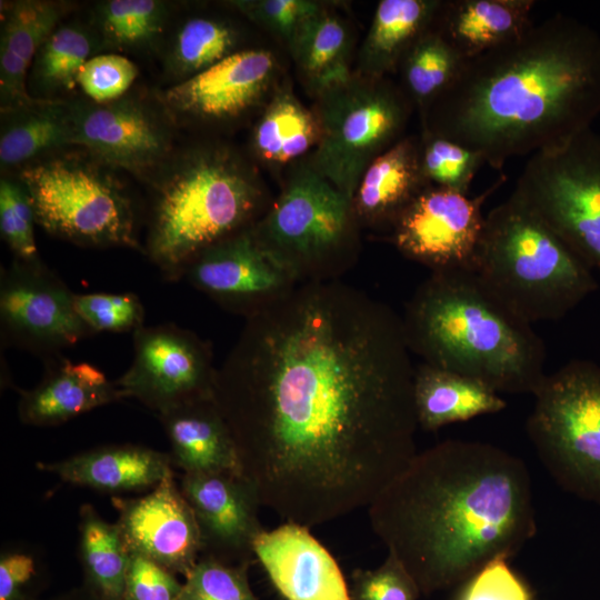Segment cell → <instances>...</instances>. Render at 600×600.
<instances>
[{
    "label": "cell",
    "mask_w": 600,
    "mask_h": 600,
    "mask_svg": "<svg viewBox=\"0 0 600 600\" xmlns=\"http://www.w3.org/2000/svg\"><path fill=\"white\" fill-rule=\"evenodd\" d=\"M414 374L401 317L314 279L246 316L213 400L261 504L310 529L369 508L418 453Z\"/></svg>",
    "instance_id": "obj_1"
},
{
    "label": "cell",
    "mask_w": 600,
    "mask_h": 600,
    "mask_svg": "<svg viewBox=\"0 0 600 600\" xmlns=\"http://www.w3.org/2000/svg\"><path fill=\"white\" fill-rule=\"evenodd\" d=\"M372 530L421 594L466 582L536 534L524 462L491 443L446 440L418 452L368 508Z\"/></svg>",
    "instance_id": "obj_2"
},
{
    "label": "cell",
    "mask_w": 600,
    "mask_h": 600,
    "mask_svg": "<svg viewBox=\"0 0 600 600\" xmlns=\"http://www.w3.org/2000/svg\"><path fill=\"white\" fill-rule=\"evenodd\" d=\"M424 113L427 132L479 153L493 169L566 143L600 114V34L556 13L463 60Z\"/></svg>",
    "instance_id": "obj_3"
},
{
    "label": "cell",
    "mask_w": 600,
    "mask_h": 600,
    "mask_svg": "<svg viewBox=\"0 0 600 600\" xmlns=\"http://www.w3.org/2000/svg\"><path fill=\"white\" fill-rule=\"evenodd\" d=\"M424 363L482 381L496 392L534 394L547 373L532 324L497 299L472 270L432 271L401 318Z\"/></svg>",
    "instance_id": "obj_4"
},
{
    "label": "cell",
    "mask_w": 600,
    "mask_h": 600,
    "mask_svg": "<svg viewBox=\"0 0 600 600\" xmlns=\"http://www.w3.org/2000/svg\"><path fill=\"white\" fill-rule=\"evenodd\" d=\"M150 186L143 253L170 281L202 251L244 230L260 199L252 177L221 149L173 156Z\"/></svg>",
    "instance_id": "obj_5"
},
{
    "label": "cell",
    "mask_w": 600,
    "mask_h": 600,
    "mask_svg": "<svg viewBox=\"0 0 600 600\" xmlns=\"http://www.w3.org/2000/svg\"><path fill=\"white\" fill-rule=\"evenodd\" d=\"M471 270L531 324L562 319L598 289L592 270L513 192L486 216Z\"/></svg>",
    "instance_id": "obj_6"
},
{
    "label": "cell",
    "mask_w": 600,
    "mask_h": 600,
    "mask_svg": "<svg viewBox=\"0 0 600 600\" xmlns=\"http://www.w3.org/2000/svg\"><path fill=\"white\" fill-rule=\"evenodd\" d=\"M67 149L17 170L37 224L77 246L143 252L136 202L117 170L82 148Z\"/></svg>",
    "instance_id": "obj_7"
},
{
    "label": "cell",
    "mask_w": 600,
    "mask_h": 600,
    "mask_svg": "<svg viewBox=\"0 0 600 600\" xmlns=\"http://www.w3.org/2000/svg\"><path fill=\"white\" fill-rule=\"evenodd\" d=\"M533 397L526 429L540 462L563 490L600 506V366L571 360Z\"/></svg>",
    "instance_id": "obj_8"
},
{
    "label": "cell",
    "mask_w": 600,
    "mask_h": 600,
    "mask_svg": "<svg viewBox=\"0 0 600 600\" xmlns=\"http://www.w3.org/2000/svg\"><path fill=\"white\" fill-rule=\"evenodd\" d=\"M512 192L600 273L599 133L590 128L530 156Z\"/></svg>",
    "instance_id": "obj_9"
},
{
    "label": "cell",
    "mask_w": 600,
    "mask_h": 600,
    "mask_svg": "<svg viewBox=\"0 0 600 600\" xmlns=\"http://www.w3.org/2000/svg\"><path fill=\"white\" fill-rule=\"evenodd\" d=\"M314 166L351 202L371 161L393 146L410 111V98L380 79L350 81L324 93Z\"/></svg>",
    "instance_id": "obj_10"
},
{
    "label": "cell",
    "mask_w": 600,
    "mask_h": 600,
    "mask_svg": "<svg viewBox=\"0 0 600 600\" xmlns=\"http://www.w3.org/2000/svg\"><path fill=\"white\" fill-rule=\"evenodd\" d=\"M352 202L313 169L294 174L252 231L299 282L330 279L329 260L343 243Z\"/></svg>",
    "instance_id": "obj_11"
},
{
    "label": "cell",
    "mask_w": 600,
    "mask_h": 600,
    "mask_svg": "<svg viewBox=\"0 0 600 600\" xmlns=\"http://www.w3.org/2000/svg\"><path fill=\"white\" fill-rule=\"evenodd\" d=\"M73 147L149 184L173 154V121L164 108L141 96L97 103L72 102Z\"/></svg>",
    "instance_id": "obj_12"
},
{
    "label": "cell",
    "mask_w": 600,
    "mask_h": 600,
    "mask_svg": "<svg viewBox=\"0 0 600 600\" xmlns=\"http://www.w3.org/2000/svg\"><path fill=\"white\" fill-rule=\"evenodd\" d=\"M133 360L116 380L157 416L182 404L213 398L217 369L209 344L174 323L143 326L133 333Z\"/></svg>",
    "instance_id": "obj_13"
},
{
    "label": "cell",
    "mask_w": 600,
    "mask_h": 600,
    "mask_svg": "<svg viewBox=\"0 0 600 600\" xmlns=\"http://www.w3.org/2000/svg\"><path fill=\"white\" fill-rule=\"evenodd\" d=\"M74 292L41 260L13 259L0 280V322L6 343L46 360L93 334L78 316Z\"/></svg>",
    "instance_id": "obj_14"
},
{
    "label": "cell",
    "mask_w": 600,
    "mask_h": 600,
    "mask_svg": "<svg viewBox=\"0 0 600 600\" xmlns=\"http://www.w3.org/2000/svg\"><path fill=\"white\" fill-rule=\"evenodd\" d=\"M503 181L476 197L428 184L391 224L394 246L432 271L471 270L484 228L482 207Z\"/></svg>",
    "instance_id": "obj_15"
},
{
    "label": "cell",
    "mask_w": 600,
    "mask_h": 600,
    "mask_svg": "<svg viewBox=\"0 0 600 600\" xmlns=\"http://www.w3.org/2000/svg\"><path fill=\"white\" fill-rule=\"evenodd\" d=\"M183 277L200 291L244 316L299 282L252 229L202 251Z\"/></svg>",
    "instance_id": "obj_16"
},
{
    "label": "cell",
    "mask_w": 600,
    "mask_h": 600,
    "mask_svg": "<svg viewBox=\"0 0 600 600\" xmlns=\"http://www.w3.org/2000/svg\"><path fill=\"white\" fill-rule=\"evenodd\" d=\"M200 531L201 556L250 564L262 528L256 486L243 473H183L179 484Z\"/></svg>",
    "instance_id": "obj_17"
},
{
    "label": "cell",
    "mask_w": 600,
    "mask_h": 600,
    "mask_svg": "<svg viewBox=\"0 0 600 600\" xmlns=\"http://www.w3.org/2000/svg\"><path fill=\"white\" fill-rule=\"evenodd\" d=\"M129 551L187 578L202 552L194 513L173 473L139 498L112 497Z\"/></svg>",
    "instance_id": "obj_18"
},
{
    "label": "cell",
    "mask_w": 600,
    "mask_h": 600,
    "mask_svg": "<svg viewBox=\"0 0 600 600\" xmlns=\"http://www.w3.org/2000/svg\"><path fill=\"white\" fill-rule=\"evenodd\" d=\"M274 69L269 51L241 50L209 69L173 83L159 101L170 119L223 121L243 114L260 99Z\"/></svg>",
    "instance_id": "obj_19"
},
{
    "label": "cell",
    "mask_w": 600,
    "mask_h": 600,
    "mask_svg": "<svg viewBox=\"0 0 600 600\" xmlns=\"http://www.w3.org/2000/svg\"><path fill=\"white\" fill-rule=\"evenodd\" d=\"M253 554L284 600H351L337 561L304 526L261 531Z\"/></svg>",
    "instance_id": "obj_20"
},
{
    "label": "cell",
    "mask_w": 600,
    "mask_h": 600,
    "mask_svg": "<svg viewBox=\"0 0 600 600\" xmlns=\"http://www.w3.org/2000/svg\"><path fill=\"white\" fill-rule=\"evenodd\" d=\"M41 381L20 392L18 414L22 423L52 427L96 408L124 399L122 392L97 367L72 362L61 356L46 360Z\"/></svg>",
    "instance_id": "obj_21"
},
{
    "label": "cell",
    "mask_w": 600,
    "mask_h": 600,
    "mask_svg": "<svg viewBox=\"0 0 600 600\" xmlns=\"http://www.w3.org/2000/svg\"><path fill=\"white\" fill-rule=\"evenodd\" d=\"M36 466L67 483L109 493L152 489L173 473L169 453L129 443L98 447Z\"/></svg>",
    "instance_id": "obj_22"
},
{
    "label": "cell",
    "mask_w": 600,
    "mask_h": 600,
    "mask_svg": "<svg viewBox=\"0 0 600 600\" xmlns=\"http://www.w3.org/2000/svg\"><path fill=\"white\" fill-rule=\"evenodd\" d=\"M0 32L1 112L31 103L28 76L32 61L70 4L51 0H18L2 6Z\"/></svg>",
    "instance_id": "obj_23"
},
{
    "label": "cell",
    "mask_w": 600,
    "mask_h": 600,
    "mask_svg": "<svg viewBox=\"0 0 600 600\" xmlns=\"http://www.w3.org/2000/svg\"><path fill=\"white\" fill-rule=\"evenodd\" d=\"M157 417L170 443L172 464L183 473H243L234 440L213 398Z\"/></svg>",
    "instance_id": "obj_24"
},
{
    "label": "cell",
    "mask_w": 600,
    "mask_h": 600,
    "mask_svg": "<svg viewBox=\"0 0 600 600\" xmlns=\"http://www.w3.org/2000/svg\"><path fill=\"white\" fill-rule=\"evenodd\" d=\"M532 0L441 1L432 29L463 59L502 46L533 26Z\"/></svg>",
    "instance_id": "obj_25"
},
{
    "label": "cell",
    "mask_w": 600,
    "mask_h": 600,
    "mask_svg": "<svg viewBox=\"0 0 600 600\" xmlns=\"http://www.w3.org/2000/svg\"><path fill=\"white\" fill-rule=\"evenodd\" d=\"M429 183L420 163V141L404 138L374 158L352 199L356 213L371 222L393 223Z\"/></svg>",
    "instance_id": "obj_26"
},
{
    "label": "cell",
    "mask_w": 600,
    "mask_h": 600,
    "mask_svg": "<svg viewBox=\"0 0 600 600\" xmlns=\"http://www.w3.org/2000/svg\"><path fill=\"white\" fill-rule=\"evenodd\" d=\"M72 102L36 99L1 112L0 166L2 171L73 147Z\"/></svg>",
    "instance_id": "obj_27"
},
{
    "label": "cell",
    "mask_w": 600,
    "mask_h": 600,
    "mask_svg": "<svg viewBox=\"0 0 600 600\" xmlns=\"http://www.w3.org/2000/svg\"><path fill=\"white\" fill-rule=\"evenodd\" d=\"M414 404L419 427L428 431L507 407L499 393L482 381L424 362L416 368Z\"/></svg>",
    "instance_id": "obj_28"
},
{
    "label": "cell",
    "mask_w": 600,
    "mask_h": 600,
    "mask_svg": "<svg viewBox=\"0 0 600 600\" xmlns=\"http://www.w3.org/2000/svg\"><path fill=\"white\" fill-rule=\"evenodd\" d=\"M102 50L91 24L61 22L38 50L28 76V90L40 100H68L78 87L81 67Z\"/></svg>",
    "instance_id": "obj_29"
},
{
    "label": "cell",
    "mask_w": 600,
    "mask_h": 600,
    "mask_svg": "<svg viewBox=\"0 0 600 600\" xmlns=\"http://www.w3.org/2000/svg\"><path fill=\"white\" fill-rule=\"evenodd\" d=\"M441 1L382 0L363 44V68L380 79L400 64L414 41L432 27Z\"/></svg>",
    "instance_id": "obj_30"
},
{
    "label": "cell",
    "mask_w": 600,
    "mask_h": 600,
    "mask_svg": "<svg viewBox=\"0 0 600 600\" xmlns=\"http://www.w3.org/2000/svg\"><path fill=\"white\" fill-rule=\"evenodd\" d=\"M78 557L83 582L101 600H122L130 551L117 522L82 503L78 522Z\"/></svg>",
    "instance_id": "obj_31"
},
{
    "label": "cell",
    "mask_w": 600,
    "mask_h": 600,
    "mask_svg": "<svg viewBox=\"0 0 600 600\" xmlns=\"http://www.w3.org/2000/svg\"><path fill=\"white\" fill-rule=\"evenodd\" d=\"M293 59L309 86L320 93L349 82V39L343 23L323 12L306 20L289 41Z\"/></svg>",
    "instance_id": "obj_32"
},
{
    "label": "cell",
    "mask_w": 600,
    "mask_h": 600,
    "mask_svg": "<svg viewBox=\"0 0 600 600\" xmlns=\"http://www.w3.org/2000/svg\"><path fill=\"white\" fill-rule=\"evenodd\" d=\"M171 6L161 0H107L96 4L91 26L102 50L142 51L162 40Z\"/></svg>",
    "instance_id": "obj_33"
},
{
    "label": "cell",
    "mask_w": 600,
    "mask_h": 600,
    "mask_svg": "<svg viewBox=\"0 0 600 600\" xmlns=\"http://www.w3.org/2000/svg\"><path fill=\"white\" fill-rule=\"evenodd\" d=\"M237 31L224 20L194 16L174 30L164 56L167 73L178 82L191 78L231 56Z\"/></svg>",
    "instance_id": "obj_34"
},
{
    "label": "cell",
    "mask_w": 600,
    "mask_h": 600,
    "mask_svg": "<svg viewBox=\"0 0 600 600\" xmlns=\"http://www.w3.org/2000/svg\"><path fill=\"white\" fill-rule=\"evenodd\" d=\"M318 140V120L289 93H281L271 101L253 133L258 156L276 163L302 156Z\"/></svg>",
    "instance_id": "obj_35"
},
{
    "label": "cell",
    "mask_w": 600,
    "mask_h": 600,
    "mask_svg": "<svg viewBox=\"0 0 600 600\" xmlns=\"http://www.w3.org/2000/svg\"><path fill=\"white\" fill-rule=\"evenodd\" d=\"M463 59L432 27L403 56L404 92L423 111L450 84Z\"/></svg>",
    "instance_id": "obj_36"
},
{
    "label": "cell",
    "mask_w": 600,
    "mask_h": 600,
    "mask_svg": "<svg viewBox=\"0 0 600 600\" xmlns=\"http://www.w3.org/2000/svg\"><path fill=\"white\" fill-rule=\"evenodd\" d=\"M420 163L429 184L468 194L472 180L484 161L479 153L424 131L420 140Z\"/></svg>",
    "instance_id": "obj_37"
},
{
    "label": "cell",
    "mask_w": 600,
    "mask_h": 600,
    "mask_svg": "<svg viewBox=\"0 0 600 600\" xmlns=\"http://www.w3.org/2000/svg\"><path fill=\"white\" fill-rule=\"evenodd\" d=\"M34 209L27 188L16 177L0 181V232L14 256L23 262L40 261L34 238Z\"/></svg>",
    "instance_id": "obj_38"
},
{
    "label": "cell",
    "mask_w": 600,
    "mask_h": 600,
    "mask_svg": "<svg viewBox=\"0 0 600 600\" xmlns=\"http://www.w3.org/2000/svg\"><path fill=\"white\" fill-rule=\"evenodd\" d=\"M248 568L201 556L184 578L178 600H258L249 584Z\"/></svg>",
    "instance_id": "obj_39"
},
{
    "label": "cell",
    "mask_w": 600,
    "mask_h": 600,
    "mask_svg": "<svg viewBox=\"0 0 600 600\" xmlns=\"http://www.w3.org/2000/svg\"><path fill=\"white\" fill-rule=\"evenodd\" d=\"M73 301L78 316L93 334L134 333L144 326V309L134 293H74Z\"/></svg>",
    "instance_id": "obj_40"
},
{
    "label": "cell",
    "mask_w": 600,
    "mask_h": 600,
    "mask_svg": "<svg viewBox=\"0 0 600 600\" xmlns=\"http://www.w3.org/2000/svg\"><path fill=\"white\" fill-rule=\"evenodd\" d=\"M138 72L136 63L120 53H99L81 67L78 87L89 100L106 103L127 94Z\"/></svg>",
    "instance_id": "obj_41"
},
{
    "label": "cell",
    "mask_w": 600,
    "mask_h": 600,
    "mask_svg": "<svg viewBox=\"0 0 600 600\" xmlns=\"http://www.w3.org/2000/svg\"><path fill=\"white\" fill-rule=\"evenodd\" d=\"M48 580L38 550L14 544L0 553V600H40Z\"/></svg>",
    "instance_id": "obj_42"
},
{
    "label": "cell",
    "mask_w": 600,
    "mask_h": 600,
    "mask_svg": "<svg viewBox=\"0 0 600 600\" xmlns=\"http://www.w3.org/2000/svg\"><path fill=\"white\" fill-rule=\"evenodd\" d=\"M420 594L412 576L391 553L378 568L352 573L351 600H417Z\"/></svg>",
    "instance_id": "obj_43"
},
{
    "label": "cell",
    "mask_w": 600,
    "mask_h": 600,
    "mask_svg": "<svg viewBox=\"0 0 600 600\" xmlns=\"http://www.w3.org/2000/svg\"><path fill=\"white\" fill-rule=\"evenodd\" d=\"M181 589L176 573L130 551L122 600H178Z\"/></svg>",
    "instance_id": "obj_44"
},
{
    "label": "cell",
    "mask_w": 600,
    "mask_h": 600,
    "mask_svg": "<svg viewBox=\"0 0 600 600\" xmlns=\"http://www.w3.org/2000/svg\"><path fill=\"white\" fill-rule=\"evenodd\" d=\"M457 600H532V594L508 559L498 558L463 582Z\"/></svg>",
    "instance_id": "obj_45"
},
{
    "label": "cell",
    "mask_w": 600,
    "mask_h": 600,
    "mask_svg": "<svg viewBox=\"0 0 600 600\" xmlns=\"http://www.w3.org/2000/svg\"><path fill=\"white\" fill-rule=\"evenodd\" d=\"M232 3L244 16L288 41L306 20L321 11L317 2L307 0H241Z\"/></svg>",
    "instance_id": "obj_46"
},
{
    "label": "cell",
    "mask_w": 600,
    "mask_h": 600,
    "mask_svg": "<svg viewBox=\"0 0 600 600\" xmlns=\"http://www.w3.org/2000/svg\"><path fill=\"white\" fill-rule=\"evenodd\" d=\"M49 600H101L97 594L89 590L86 586L81 584L77 588L70 589L63 593H60Z\"/></svg>",
    "instance_id": "obj_47"
}]
</instances>
